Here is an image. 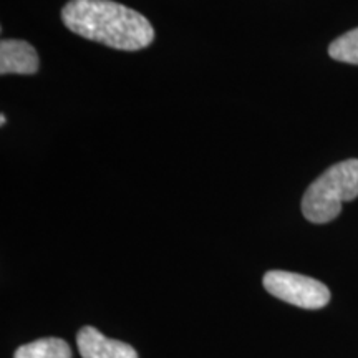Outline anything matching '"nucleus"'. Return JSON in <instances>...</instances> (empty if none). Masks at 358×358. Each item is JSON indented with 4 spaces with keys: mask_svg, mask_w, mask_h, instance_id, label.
<instances>
[{
    "mask_svg": "<svg viewBox=\"0 0 358 358\" xmlns=\"http://www.w3.org/2000/svg\"><path fill=\"white\" fill-rule=\"evenodd\" d=\"M358 198V159L334 164L315 179L302 199L307 221L325 224L342 213V204Z\"/></svg>",
    "mask_w": 358,
    "mask_h": 358,
    "instance_id": "2",
    "label": "nucleus"
},
{
    "mask_svg": "<svg viewBox=\"0 0 358 358\" xmlns=\"http://www.w3.org/2000/svg\"><path fill=\"white\" fill-rule=\"evenodd\" d=\"M82 358H138L136 350L120 340L106 338L93 327H83L77 335Z\"/></svg>",
    "mask_w": 358,
    "mask_h": 358,
    "instance_id": "4",
    "label": "nucleus"
},
{
    "mask_svg": "<svg viewBox=\"0 0 358 358\" xmlns=\"http://www.w3.org/2000/svg\"><path fill=\"white\" fill-rule=\"evenodd\" d=\"M62 20L80 37L116 50L136 52L155 40L153 25L145 15L113 0H70Z\"/></svg>",
    "mask_w": 358,
    "mask_h": 358,
    "instance_id": "1",
    "label": "nucleus"
},
{
    "mask_svg": "<svg viewBox=\"0 0 358 358\" xmlns=\"http://www.w3.org/2000/svg\"><path fill=\"white\" fill-rule=\"evenodd\" d=\"M329 55L343 64L358 65V29L340 35L329 47Z\"/></svg>",
    "mask_w": 358,
    "mask_h": 358,
    "instance_id": "7",
    "label": "nucleus"
},
{
    "mask_svg": "<svg viewBox=\"0 0 358 358\" xmlns=\"http://www.w3.org/2000/svg\"><path fill=\"white\" fill-rule=\"evenodd\" d=\"M37 50L25 40L3 38L0 43V75H34L38 70Z\"/></svg>",
    "mask_w": 358,
    "mask_h": 358,
    "instance_id": "5",
    "label": "nucleus"
},
{
    "mask_svg": "<svg viewBox=\"0 0 358 358\" xmlns=\"http://www.w3.org/2000/svg\"><path fill=\"white\" fill-rule=\"evenodd\" d=\"M262 284L274 297L308 310L325 307L330 301V290L325 284L294 272L271 271L264 275Z\"/></svg>",
    "mask_w": 358,
    "mask_h": 358,
    "instance_id": "3",
    "label": "nucleus"
},
{
    "mask_svg": "<svg viewBox=\"0 0 358 358\" xmlns=\"http://www.w3.org/2000/svg\"><path fill=\"white\" fill-rule=\"evenodd\" d=\"M13 358H71V350L65 340L50 337L19 347Z\"/></svg>",
    "mask_w": 358,
    "mask_h": 358,
    "instance_id": "6",
    "label": "nucleus"
},
{
    "mask_svg": "<svg viewBox=\"0 0 358 358\" xmlns=\"http://www.w3.org/2000/svg\"><path fill=\"white\" fill-rule=\"evenodd\" d=\"M6 122H7L6 115H2V116H0V123H2V124H6Z\"/></svg>",
    "mask_w": 358,
    "mask_h": 358,
    "instance_id": "8",
    "label": "nucleus"
}]
</instances>
